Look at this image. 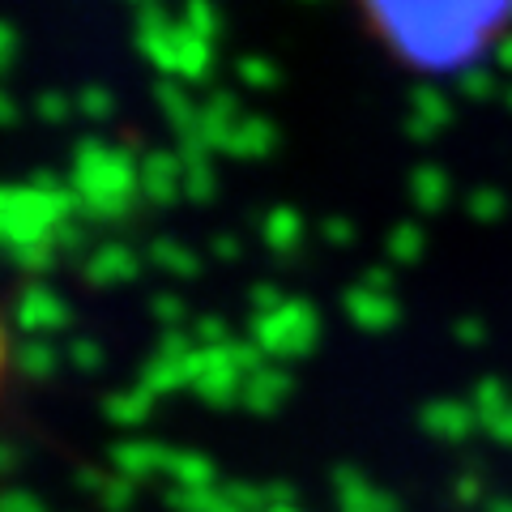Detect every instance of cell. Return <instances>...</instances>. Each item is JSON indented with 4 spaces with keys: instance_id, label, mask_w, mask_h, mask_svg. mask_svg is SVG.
<instances>
[{
    "instance_id": "6da1fadb",
    "label": "cell",
    "mask_w": 512,
    "mask_h": 512,
    "mask_svg": "<svg viewBox=\"0 0 512 512\" xmlns=\"http://www.w3.org/2000/svg\"><path fill=\"white\" fill-rule=\"evenodd\" d=\"M359 9L406 69L431 77L483 64L512 26V0H359Z\"/></svg>"
}]
</instances>
